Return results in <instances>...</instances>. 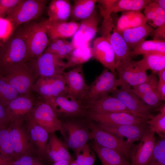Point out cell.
I'll use <instances>...</instances> for the list:
<instances>
[{"label": "cell", "mask_w": 165, "mask_h": 165, "mask_svg": "<svg viewBox=\"0 0 165 165\" xmlns=\"http://www.w3.org/2000/svg\"><path fill=\"white\" fill-rule=\"evenodd\" d=\"M29 60L25 40L16 29L0 45V73L13 65L25 62Z\"/></svg>", "instance_id": "cell-1"}, {"label": "cell", "mask_w": 165, "mask_h": 165, "mask_svg": "<svg viewBox=\"0 0 165 165\" xmlns=\"http://www.w3.org/2000/svg\"><path fill=\"white\" fill-rule=\"evenodd\" d=\"M16 29L25 40L29 60L35 59L41 55L50 43L43 21H31Z\"/></svg>", "instance_id": "cell-2"}, {"label": "cell", "mask_w": 165, "mask_h": 165, "mask_svg": "<svg viewBox=\"0 0 165 165\" xmlns=\"http://www.w3.org/2000/svg\"><path fill=\"white\" fill-rule=\"evenodd\" d=\"M48 0H20L6 15L14 31L20 25L34 20L44 11Z\"/></svg>", "instance_id": "cell-3"}, {"label": "cell", "mask_w": 165, "mask_h": 165, "mask_svg": "<svg viewBox=\"0 0 165 165\" xmlns=\"http://www.w3.org/2000/svg\"><path fill=\"white\" fill-rule=\"evenodd\" d=\"M87 124L92 139L95 143L101 146L115 150L129 162L131 161L133 151L136 145L101 129L92 120Z\"/></svg>", "instance_id": "cell-4"}, {"label": "cell", "mask_w": 165, "mask_h": 165, "mask_svg": "<svg viewBox=\"0 0 165 165\" xmlns=\"http://www.w3.org/2000/svg\"><path fill=\"white\" fill-rule=\"evenodd\" d=\"M0 75L20 95L31 93L36 80L27 61L13 65L0 73Z\"/></svg>", "instance_id": "cell-5"}, {"label": "cell", "mask_w": 165, "mask_h": 165, "mask_svg": "<svg viewBox=\"0 0 165 165\" xmlns=\"http://www.w3.org/2000/svg\"><path fill=\"white\" fill-rule=\"evenodd\" d=\"M98 31L101 36L109 42L114 51L116 67L131 60V50L122 36L117 31L112 16L108 19H103Z\"/></svg>", "instance_id": "cell-6"}, {"label": "cell", "mask_w": 165, "mask_h": 165, "mask_svg": "<svg viewBox=\"0 0 165 165\" xmlns=\"http://www.w3.org/2000/svg\"><path fill=\"white\" fill-rule=\"evenodd\" d=\"M27 63L36 80L63 75L66 69L65 62L55 54L45 52L37 58L28 61Z\"/></svg>", "instance_id": "cell-7"}, {"label": "cell", "mask_w": 165, "mask_h": 165, "mask_svg": "<svg viewBox=\"0 0 165 165\" xmlns=\"http://www.w3.org/2000/svg\"><path fill=\"white\" fill-rule=\"evenodd\" d=\"M64 139V143L67 148L75 152L92 140L87 123L75 120L62 122L60 130Z\"/></svg>", "instance_id": "cell-8"}, {"label": "cell", "mask_w": 165, "mask_h": 165, "mask_svg": "<svg viewBox=\"0 0 165 165\" xmlns=\"http://www.w3.org/2000/svg\"><path fill=\"white\" fill-rule=\"evenodd\" d=\"M24 119L10 121L8 126L15 159L24 154L36 152L27 129L23 125Z\"/></svg>", "instance_id": "cell-9"}, {"label": "cell", "mask_w": 165, "mask_h": 165, "mask_svg": "<svg viewBox=\"0 0 165 165\" xmlns=\"http://www.w3.org/2000/svg\"><path fill=\"white\" fill-rule=\"evenodd\" d=\"M26 118L44 129L49 134L61 130L62 122L51 106L43 101H37Z\"/></svg>", "instance_id": "cell-10"}, {"label": "cell", "mask_w": 165, "mask_h": 165, "mask_svg": "<svg viewBox=\"0 0 165 165\" xmlns=\"http://www.w3.org/2000/svg\"><path fill=\"white\" fill-rule=\"evenodd\" d=\"M43 100L51 106L58 117H82L87 113L82 101L68 93Z\"/></svg>", "instance_id": "cell-11"}, {"label": "cell", "mask_w": 165, "mask_h": 165, "mask_svg": "<svg viewBox=\"0 0 165 165\" xmlns=\"http://www.w3.org/2000/svg\"><path fill=\"white\" fill-rule=\"evenodd\" d=\"M111 94L120 101L133 116L148 119L153 117L151 113L152 108L139 99L130 86H121L120 89H117Z\"/></svg>", "instance_id": "cell-12"}, {"label": "cell", "mask_w": 165, "mask_h": 165, "mask_svg": "<svg viewBox=\"0 0 165 165\" xmlns=\"http://www.w3.org/2000/svg\"><path fill=\"white\" fill-rule=\"evenodd\" d=\"M121 85L119 80L116 78V74L107 69H105L89 86L86 99L87 102L95 101L108 95Z\"/></svg>", "instance_id": "cell-13"}, {"label": "cell", "mask_w": 165, "mask_h": 165, "mask_svg": "<svg viewBox=\"0 0 165 165\" xmlns=\"http://www.w3.org/2000/svg\"><path fill=\"white\" fill-rule=\"evenodd\" d=\"M32 91L45 99L68 93V88L63 75L49 78L40 77L35 81Z\"/></svg>", "instance_id": "cell-14"}, {"label": "cell", "mask_w": 165, "mask_h": 165, "mask_svg": "<svg viewBox=\"0 0 165 165\" xmlns=\"http://www.w3.org/2000/svg\"><path fill=\"white\" fill-rule=\"evenodd\" d=\"M121 86L132 87L144 82L148 75L146 71L139 66L138 61L131 60L120 64L116 67Z\"/></svg>", "instance_id": "cell-15"}, {"label": "cell", "mask_w": 165, "mask_h": 165, "mask_svg": "<svg viewBox=\"0 0 165 165\" xmlns=\"http://www.w3.org/2000/svg\"><path fill=\"white\" fill-rule=\"evenodd\" d=\"M63 76L68 88V93L78 100L86 99L89 85L85 81L82 65H78L72 70L64 72Z\"/></svg>", "instance_id": "cell-16"}, {"label": "cell", "mask_w": 165, "mask_h": 165, "mask_svg": "<svg viewBox=\"0 0 165 165\" xmlns=\"http://www.w3.org/2000/svg\"><path fill=\"white\" fill-rule=\"evenodd\" d=\"M90 119L97 123L113 125H135L146 123L148 119L125 112H108L89 111Z\"/></svg>", "instance_id": "cell-17"}, {"label": "cell", "mask_w": 165, "mask_h": 165, "mask_svg": "<svg viewBox=\"0 0 165 165\" xmlns=\"http://www.w3.org/2000/svg\"><path fill=\"white\" fill-rule=\"evenodd\" d=\"M140 143L134 147L130 165H148L151 161L156 138L148 127Z\"/></svg>", "instance_id": "cell-18"}, {"label": "cell", "mask_w": 165, "mask_h": 165, "mask_svg": "<svg viewBox=\"0 0 165 165\" xmlns=\"http://www.w3.org/2000/svg\"><path fill=\"white\" fill-rule=\"evenodd\" d=\"M101 129L119 138L125 137L127 141L134 142L141 140L148 128L146 123L135 125H113L97 123Z\"/></svg>", "instance_id": "cell-19"}, {"label": "cell", "mask_w": 165, "mask_h": 165, "mask_svg": "<svg viewBox=\"0 0 165 165\" xmlns=\"http://www.w3.org/2000/svg\"><path fill=\"white\" fill-rule=\"evenodd\" d=\"M92 48L93 57L106 69L116 74L115 53L109 42L102 36L98 37L94 41Z\"/></svg>", "instance_id": "cell-20"}, {"label": "cell", "mask_w": 165, "mask_h": 165, "mask_svg": "<svg viewBox=\"0 0 165 165\" xmlns=\"http://www.w3.org/2000/svg\"><path fill=\"white\" fill-rule=\"evenodd\" d=\"M79 23V27L73 36L71 42L75 48L89 44L95 36L99 23L96 11L89 17Z\"/></svg>", "instance_id": "cell-21"}, {"label": "cell", "mask_w": 165, "mask_h": 165, "mask_svg": "<svg viewBox=\"0 0 165 165\" xmlns=\"http://www.w3.org/2000/svg\"><path fill=\"white\" fill-rule=\"evenodd\" d=\"M31 93L20 95L6 106L10 121L26 119L37 101Z\"/></svg>", "instance_id": "cell-22"}, {"label": "cell", "mask_w": 165, "mask_h": 165, "mask_svg": "<svg viewBox=\"0 0 165 165\" xmlns=\"http://www.w3.org/2000/svg\"><path fill=\"white\" fill-rule=\"evenodd\" d=\"M43 21L50 42L58 38L73 37L80 25L79 22L74 20L54 22L46 20Z\"/></svg>", "instance_id": "cell-23"}, {"label": "cell", "mask_w": 165, "mask_h": 165, "mask_svg": "<svg viewBox=\"0 0 165 165\" xmlns=\"http://www.w3.org/2000/svg\"><path fill=\"white\" fill-rule=\"evenodd\" d=\"M85 107L90 112H125L131 114V112L120 101L109 95L95 101L87 102Z\"/></svg>", "instance_id": "cell-24"}, {"label": "cell", "mask_w": 165, "mask_h": 165, "mask_svg": "<svg viewBox=\"0 0 165 165\" xmlns=\"http://www.w3.org/2000/svg\"><path fill=\"white\" fill-rule=\"evenodd\" d=\"M67 148L55 133H51L46 147L45 155L53 163L64 160L72 161L73 160Z\"/></svg>", "instance_id": "cell-25"}, {"label": "cell", "mask_w": 165, "mask_h": 165, "mask_svg": "<svg viewBox=\"0 0 165 165\" xmlns=\"http://www.w3.org/2000/svg\"><path fill=\"white\" fill-rule=\"evenodd\" d=\"M153 29L147 24L142 26L126 28L119 33L128 48L131 50L150 35Z\"/></svg>", "instance_id": "cell-26"}, {"label": "cell", "mask_w": 165, "mask_h": 165, "mask_svg": "<svg viewBox=\"0 0 165 165\" xmlns=\"http://www.w3.org/2000/svg\"><path fill=\"white\" fill-rule=\"evenodd\" d=\"M72 6L68 0H52L49 5L47 12L48 21H67L70 17Z\"/></svg>", "instance_id": "cell-27"}, {"label": "cell", "mask_w": 165, "mask_h": 165, "mask_svg": "<svg viewBox=\"0 0 165 165\" xmlns=\"http://www.w3.org/2000/svg\"><path fill=\"white\" fill-rule=\"evenodd\" d=\"M101 160L102 165H130V163L117 151L101 146L93 141L90 145Z\"/></svg>", "instance_id": "cell-28"}, {"label": "cell", "mask_w": 165, "mask_h": 165, "mask_svg": "<svg viewBox=\"0 0 165 165\" xmlns=\"http://www.w3.org/2000/svg\"><path fill=\"white\" fill-rule=\"evenodd\" d=\"M97 0H74L70 16L72 20L81 21L89 17L95 10Z\"/></svg>", "instance_id": "cell-29"}, {"label": "cell", "mask_w": 165, "mask_h": 165, "mask_svg": "<svg viewBox=\"0 0 165 165\" xmlns=\"http://www.w3.org/2000/svg\"><path fill=\"white\" fill-rule=\"evenodd\" d=\"M138 62L145 71L150 70L156 74L165 68V53L155 52L147 53Z\"/></svg>", "instance_id": "cell-30"}, {"label": "cell", "mask_w": 165, "mask_h": 165, "mask_svg": "<svg viewBox=\"0 0 165 165\" xmlns=\"http://www.w3.org/2000/svg\"><path fill=\"white\" fill-rule=\"evenodd\" d=\"M93 57L92 48L89 44L75 48L65 62L66 69L77 66L88 61Z\"/></svg>", "instance_id": "cell-31"}, {"label": "cell", "mask_w": 165, "mask_h": 165, "mask_svg": "<svg viewBox=\"0 0 165 165\" xmlns=\"http://www.w3.org/2000/svg\"><path fill=\"white\" fill-rule=\"evenodd\" d=\"M155 52L165 53V41L145 40L131 50L132 57Z\"/></svg>", "instance_id": "cell-32"}, {"label": "cell", "mask_w": 165, "mask_h": 165, "mask_svg": "<svg viewBox=\"0 0 165 165\" xmlns=\"http://www.w3.org/2000/svg\"><path fill=\"white\" fill-rule=\"evenodd\" d=\"M151 0H117L114 12L125 11H140L144 9Z\"/></svg>", "instance_id": "cell-33"}, {"label": "cell", "mask_w": 165, "mask_h": 165, "mask_svg": "<svg viewBox=\"0 0 165 165\" xmlns=\"http://www.w3.org/2000/svg\"><path fill=\"white\" fill-rule=\"evenodd\" d=\"M0 156L10 161L15 159L8 127L0 129Z\"/></svg>", "instance_id": "cell-34"}, {"label": "cell", "mask_w": 165, "mask_h": 165, "mask_svg": "<svg viewBox=\"0 0 165 165\" xmlns=\"http://www.w3.org/2000/svg\"><path fill=\"white\" fill-rule=\"evenodd\" d=\"M20 95L0 75V104L6 107L12 101Z\"/></svg>", "instance_id": "cell-35"}, {"label": "cell", "mask_w": 165, "mask_h": 165, "mask_svg": "<svg viewBox=\"0 0 165 165\" xmlns=\"http://www.w3.org/2000/svg\"><path fill=\"white\" fill-rule=\"evenodd\" d=\"M76 162L78 165H93L96 160L95 152L86 144L75 152Z\"/></svg>", "instance_id": "cell-36"}, {"label": "cell", "mask_w": 165, "mask_h": 165, "mask_svg": "<svg viewBox=\"0 0 165 165\" xmlns=\"http://www.w3.org/2000/svg\"><path fill=\"white\" fill-rule=\"evenodd\" d=\"M156 74L152 72L143 83L133 87V91L139 98L144 94L157 89L158 82Z\"/></svg>", "instance_id": "cell-37"}, {"label": "cell", "mask_w": 165, "mask_h": 165, "mask_svg": "<svg viewBox=\"0 0 165 165\" xmlns=\"http://www.w3.org/2000/svg\"><path fill=\"white\" fill-rule=\"evenodd\" d=\"M30 120L33 123L36 134V152L40 155H45L46 148L48 142L49 134L43 127L32 120Z\"/></svg>", "instance_id": "cell-38"}, {"label": "cell", "mask_w": 165, "mask_h": 165, "mask_svg": "<svg viewBox=\"0 0 165 165\" xmlns=\"http://www.w3.org/2000/svg\"><path fill=\"white\" fill-rule=\"evenodd\" d=\"M149 128L160 137L165 136V114L160 113L146 121Z\"/></svg>", "instance_id": "cell-39"}, {"label": "cell", "mask_w": 165, "mask_h": 165, "mask_svg": "<svg viewBox=\"0 0 165 165\" xmlns=\"http://www.w3.org/2000/svg\"><path fill=\"white\" fill-rule=\"evenodd\" d=\"M151 160L165 164V136L156 140L153 149Z\"/></svg>", "instance_id": "cell-40"}, {"label": "cell", "mask_w": 165, "mask_h": 165, "mask_svg": "<svg viewBox=\"0 0 165 165\" xmlns=\"http://www.w3.org/2000/svg\"><path fill=\"white\" fill-rule=\"evenodd\" d=\"M117 0H97V6L99 9L100 14L103 19H107L114 12Z\"/></svg>", "instance_id": "cell-41"}, {"label": "cell", "mask_w": 165, "mask_h": 165, "mask_svg": "<svg viewBox=\"0 0 165 165\" xmlns=\"http://www.w3.org/2000/svg\"><path fill=\"white\" fill-rule=\"evenodd\" d=\"M140 98L143 102L152 108L158 107L161 101L157 89L144 94Z\"/></svg>", "instance_id": "cell-42"}, {"label": "cell", "mask_w": 165, "mask_h": 165, "mask_svg": "<svg viewBox=\"0 0 165 165\" xmlns=\"http://www.w3.org/2000/svg\"><path fill=\"white\" fill-rule=\"evenodd\" d=\"M35 152L24 154L12 161L11 165H41L38 159L34 155Z\"/></svg>", "instance_id": "cell-43"}, {"label": "cell", "mask_w": 165, "mask_h": 165, "mask_svg": "<svg viewBox=\"0 0 165 165\" xmlns=\"http://www.w3.org/2000/svg\"><path fill=\"white\" fill-rule=\"evenodd\" d=\"M135 12V11L122 12L115 26L116 29L118 32L119 33L128 28L129 23Z\"/></svg>", "instance_id": "cell-44"}, {"label": "cell", "mask_w": 165, "mask_h": 165, "mask_svg": "<svg viewBox=\"0 0 165 165\" xmlns=\"http://www.w3.org/2000/svg\"><path fill=\"white\" fill-rule=\"evenodd\" d=\"M75 48L71 42L67 41L54 54L62 60H67Z\"/></svg>", "instance_id": "cell-45"}, {"label": "cell", "mask_w": 165, "mask_h": 165, "mask_svg": "<svg viewBox=\"0 0 165 165\" xmlns=\"http://www.w3.org/2000/svg\"><path fill=\"white\" fill-rule=\"evenodd\" d=\"M20 0H0V18L7 15L9 11Z\"/></svg>", "instance_id": "cell-46"}, {"label": "cell", "mask_w": 165, "mask_h": 165, "mask_svg": "<svg viewBox=\"0 0 165 165\" xmlns=\"http://www.w3.org/2000/svg\"><path fill=\"white\" fill-rule=\"evenodd\" d=\"M147 22L148 21L144 14L140 11H136L129 23L127 28L142 26L146 24Z\"/></svg>", "instance_id": "cell-47"}, {"label": "cell", "mask_w": 165, "mask_h": 165, "mask_svg": "<svg viewBox=\"0 0 165 165\" xmlns=\"http://www.w3.org/2000/svg\"><path fill=\"white\" fill-rule=\"evenodd\" d=\"M67 41L63 38L55 39L50 42L44 52L55 54Z\"/></svg>", "instance_id": "cell-48"}, {"label": "cell", "mask_w": 165, "mask_h": 165, "mask_svg": "<svg viewBox=\"0 0 165 165\" xmlns=\"http://www.w3.org/2000/svg\"><path fill=\"white\" fill-rule=\"evenodd\" d=\"M10 118L6 107L0 104V129L7 127Z\"/></svg>", "instance_id": "cell-49"}, {"label": "cell", "mask_w": 165, "mask_h": 165, "mask_svg": "<svg viewBox=\"0 0 165 165\" xmlns=\"http://www.w3.org/2000/svg\"><path fill=\"white\" fill-rule=\"evenodd\" d=\"M155 3L152 2L149 3L144 9V15L148 22L152 20L157 16L155 9Z\"/></svg>", "instance_id": "cell-50"}, {"label": "cell", "mask_w": 165, "mask_h": 165, "mask_svg": "<svg viewBox=\"0 0 165 165\" xmlns=\"http://www.w3.org/2000/svg\"><path fill=\"white\" fill-rule=\"evenodd\" d=\"M150 35H151L154 40L165 41V23L153 29Z\"/></svg>", "instance_id": "cell-51"}, {"label": "cell", "mask_w": 165, "mask_h": 165, "mask_svg": "<svg viewBox=\"0 0 165 165\" xmlns=\"http://www.w3.org/2000/svg\"><path fill=\"white\" fill-rule=\"evenodd\" d=\"M148 22L151 27L156 28L165 23V16L157 15L154 19Z\"/></svg>", "instance_id": "cell-52"}, {"label": "cell", "mask_w": 165, "mask_h": 165, "mask_svg": "<svg viewBox=\"0 0 165 165\" xmlns=\"http://www.w3.org/2000/svg\"><path fill=\"white\" fill-rule=\"evenodd\" d=\"M157 90L161 101L165 100V82L159 81Z\"/></svg>", "instance_id": "cell-53"}, {"label": "cell", "mask_w": 165, "mask_h": 165, "mask_svg": "<svg viewBox=\"0 0 165 165\" xmlns=\"http://www.w3.org/2000/svg\"><path fill=\"white\" fill-rule=\"evenodd\" d=\"M157 74L159 76V81L165 82V68L160 71Z\"/></svg>", "instance_id": "cell-54"}, {"label": "cell", "mask_w": 165, "mask_h": 165, "mask_svg": "<svg viewBox=\"0 0 165 165\" xmlns=\"http://www.w3.org/2000/svg\"><path fill=\"white\" fill-rule=\"evenodd\" d=\"M152 2L156 4L161 8L165 9V0H152Z\"/></svg>", "instance_id": "cell-55"}, {"label": "cell", "mask_w": 165, "mask_h": 165, "mask_svg": "<svg viewBox=\"0 0 165 165\" xmlns=\"http://www.w3.org/2000/svg\"><path fill=\"white\" fill-rule=\"evenodd\" d=\"M72 161L66 160H60L54 163L53 165H69Z\"/></svg>", "instance_id": "cell-56"}, {"label": "cell", "mask_w": 165, "mask_h": 165, "mask_svg": "<svg viewBox=\"0 0 165 165\" xmlns=\"http://www.w3.org/2000/svg\"><path fill=\"white\" fill-rule=\"evenodd\" d=\"M11 161L3 158L0 156V165H11Z\"/></svg>", "instance_id": "cell-57"}, {"label": "cell", "mask_w": 165, "mask_h": 165, "mask_svg": "<svg viewBox=\"0 0 165 165\" xmlns=\"http://www.w3.org/2000/svg\"><path fill=\"white\" fill-rule=\"evenodd\" d=\"M156 111H159L160 113L165 114V104L160 105L158 107L156 108Z\"/></svg>", "instance_id": "cell-58"}, {"label": "cell", "mask_w": 165, "mask_h": 165, "mask_svg": "<svg viewBox=\"0 0 165 165\" xmlns=\"http://www.w3.org/2000/svg\"><path fill=\"white\" fill-rule=\"evenodd\" d=\"M148 165H165V164H161L153 160H151Z\"/></svg>", "instance_id": "cell-59"}, {"label": "cell", "mask_w": 165, "mask_h": 165, "mask_svg": "<svg viewBox=\"0 0 165 165\" xmlns=\"http://www.w3.org/2000/svg\"><path fill=\"white\" fill-rule=\"evenodd\" d=\"M69 165H78L76 163L75 160H73L70 163Z\"/></svg>", "instance_id": "cell-60"}, {"label": "cell", "mask_w": 165, "mask_h": 165, "mask_svg": "<svg viewBox=\"0 0 165 165\" xmlns=\"http://www.w3.org/2000/svg\"></svg>", "instance_id": "cell-61"}]
</instances>
